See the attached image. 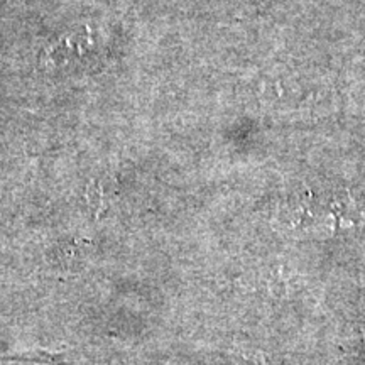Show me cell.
I'll list each match as a JSON object with an SVG mask.
<instances>
[{
    "label": "cell",
    "mask_w": 365,
    "mask_h": 365,
    "mask_svg": "<svg viewBox=\"0 0 365 365\" xmlns=\"http://www.w3.org/2000/svg\"><path fill=\"white\" fill-rule=\"evenodd\" d=\"M0 362H27L39 365H65V352L56 350H22V352L0 355Z\"/></svg>",
    "instance_id": "cell-1"
}]
</instances>
